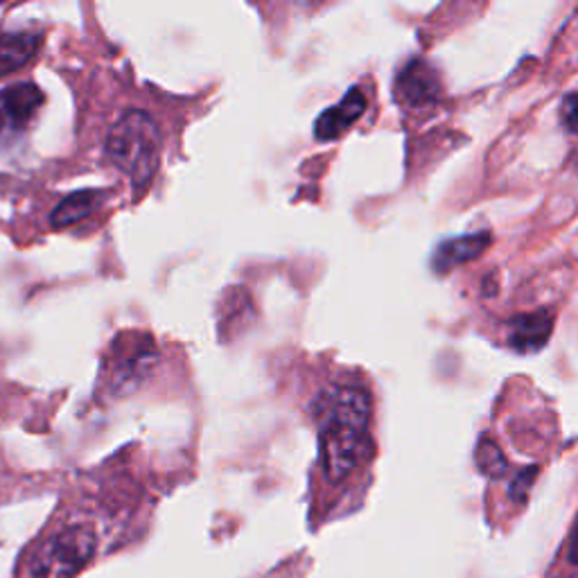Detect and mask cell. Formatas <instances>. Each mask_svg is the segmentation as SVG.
I'll return each mask as SVG.
<instances>
[{
    "mask_svg": "<svg viewBox=\"0 0 578 578\" xmlns=\"http://www.w3.org/2000/svg\"><path fill=\"white\" fill-rule=\"evenodd\" d=\"M567 558L571 560V565H578V519H576V527L569 536V547H567Z\"/></svg>",
    "mask_w": 578,
    "mask_h": 578,
    "instance_id": "cell-15",
    "label": "cell"
},
{
    "mask_svg": "<svg viewBox=\"0 0 578 578\" xmlns=\"http://www.w3.org/2000/svg\"><path fill=\"white\" fill-rule=\"evenodd\" d=\"M100 204L97 190H80L69 195L60 206H56L50 215V221L54 228H69L82 219H86Z\"/></svg>",
    "mask_w": 578,
    "mask_h": 578,
    "instance_id": "cell-11",
    "label": "cell"
},
{
    "mask_svg": "<svg viewBox=\"0 0 578 578\" xmlns=\"http://www.w3.org/2000/svg\"><path fill=\"white\" fill-rule=\"evenodd\" d=\"M106 156L134 186H145L154 177L161 156V132L152 115L141 109L123 113L109 132Z\"/></svg>",
    "mask_w": 578,
    "mask_h": 578,
    "instance_id": "cell-2",
    "label": "cell"
},
{
    "mask_svg": "<svg viewBox=\"0 0 578 578\" xmlns=\"http://www.w3.org/2000/svg\"><path fill=\"white\" fill-rule=\"evenodd\" d=\"M323 471L330 482H343L369 452L371 398L355 386H332L314 402Z\"/></svg>",
    "mask_w": 578,
    "mask_h": 578,
    "instance_id": "cell-1",
    "label": "cell"
},
{
    "mask_svg": "<svg viewBox=\"0 0 578 578\" xmlns=\"http://www.w3.org/2000/svg\"><path fill=\"white\" fill-rule=\"evenodd\" d=\"M491 234H473V236H464L456 240H445L443 245H438V249L434 251L432 258V269L436 273H447L450 269L466 265L471 260H477L488 247H491Z\"/></svg>",
    "mask_w": 578,
    "mask_h": 578,
    "instance_id": "cell-9",
    "label": "cell"
},
{
    "mask_svg": "<svg viewBox=\"0 0 578 578\" xmlns=\"http://www.w3.org/2000/svg\"><path fill=\"white\" fill-rule=\"evenodd\" d=\"M43 93L37 84L19 82L0 93V134L23 132L43 104Z\"/></svg>",
    "mask_w": 578,
    "mask_h": 578,
    "instance_id": "cell-4",
    "label": "cell"
},
{
    "mask_svg": "<svg viewBox=\"0 0 578 578\" xmlns=\"http://www.w3.org/2000/svg\"><path fill=\"white\" fill-rule=\"evenodd\" d=\"M156 360V353L152 349V343H136L134 351L127 355H115L113 362V373L109 375V384L115 393H125L136 389L143 378L149 373L152 364Z\"/></svg>",
    "mask_w": 578,
    "mask_h": 578,
    "instance_id": "cell-8",
    "label": "cell"
},
{
    "mask_svg": "<svg viewBox=\"0 0 578 578\" xmlns=\"http://www.w3.org/2000/svg\"><path fill=\"white\" fill-rule=\"evenodd\" d=\"M554 330V312L538 310L517 314L506 323V345L519 355H534L543 351Z\"/></svg>",
    "mask_w": 578,
    "mask_h": 578,
    "instance_id": "cell-5",
    "label": "cell"
},
{
    "mask_svg": "<svg viewBox=\"0 0 578 578\" xmlns=\"http://www.w3.org/2000/svg\"><path fill=\"white\" fill-rule=\"evenodd\" d=\"M536 475H538V468L531 466V468L523 471V473H519V475L515 477V482L510 484V497H513L515 502H523V499L527 497V493H529V488H531Z\"/></svg>",
    "mask_w": 578,
    "mask_h": 578,
    "instance_id": "cell-14",
    "label": "cell"
},
{
    "mask_svg": "<svg viewBox=\"0 0 578 578\" xmlns=\"http://www.w3.org/2000/svg\"><path fill=\"white\" fill-rule=\"evenodd\" d=\"M93 529L75 525L45 538L25 565V578H75L95 556Z\"/></svg>",
    "mask_w": 578,
    "mask_h": 578,
    "instance_id": "cell-3",
    "label": "cell"
},
{
    "mask_svg": "<svg viewBox=\"0 0 578 578\" xmlns=\"http://www.w3.org/2000/svg\"><path fill=\"white\" fill-rule=\"evenodd\" d=\"M475 464H477V468H479L486 477H491V479L504 477V475H506V468H508L506 456H504L502 450H499L493 441H488V438H484V441L477 445Z\"/></svg>",
    "mask_w": 578,
    "mask_h": 578,
    "instance_id": "cell-12",
    "label": "cell"
},
{
    "mask_svg": "<svg viewBox=\"0 0 578 578\" xmlns=\"http://www.w3.org/2000/svg\"><path fill=\"white\" fill-rule=\"evenodd\" d=\"M560 118L565 127L578 136V93H569L560 104Z\"/></svg>",
    "mask_w": 578,
    "mask_h": 578,
    "instance_id": "cell-13",
    "label": "cell"
},
{
    "mask_svg": "<svg viewBox=\"0 0 578 578\" xmlns=\"http://www.w3.org/2000/svg\"><path fill=\"white\" fill-rule=\"evenodd\" d=\"M39 48V37L30 32H0V78L25 66Z\"/></svg>",
    "mask_w": 578,
    "mask_h": 578,
    "instance_id": "cell-10",
    "label": "cell"
},
{
    "mask_svg": "<svg viewBox=\"0 0 578 578\" xmlns=\"http://www.w3.org/2000/svg\"><path fill=\"white\" fill-rule=\"evenodd\" d=\"M441 95V82L436 71L425 60H412L398 73L395 97L404 106H427Z\"/></svg>",
    "mask_w": 578,
    "mask_h": 578,
    "instance_id": "cell-6",
    "label": "cell"
},
{
    "mask_svg": "<svg viewBox=\"0 0 578 578\" xmlns=\"http://www.w3.org/2000/svg\"><path fill=\"white\" fill-rule=\"evenodd\" d=\"M364 111H367V95L362 93V89L355 86L345 93V97L339 104L326 109L319 115V121L314 123V136L319 141L339 138L362 118Z\"/></svg>",
    "mask_w": 578,
    "mask_h": 578,
    "instance_id": "cell-7",
    "label": "cell"
}]
</instances>
